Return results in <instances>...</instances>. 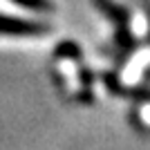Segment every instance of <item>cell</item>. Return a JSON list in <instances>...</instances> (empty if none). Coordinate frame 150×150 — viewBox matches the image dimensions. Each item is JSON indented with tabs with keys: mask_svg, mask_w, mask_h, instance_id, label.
I'll use <instances>...</instances> for the list:
<instances>
[{
	"mask_svg": "<svg viewBox=\"0 0 150 150\" xmlns=\"http://www.w3.org/2000/svg\"><path fill=\"white\" fill-rule=\"evenodd\" d=\"M0 31H40L38 25H27V23H13V20L0 18Z\"/></svg>",
	"mask_w": 150,
	"mask_h": 150,
	"instance_id": "3",
	"label": "cell"
},
{
	"mask_svg": "<svg viewBox=\"0 0 150 150\" xmlns=\"http://www.w3.org/2000/svg\"><path fill=\"white\" fill-rule=\"evenodd\" d=\"M150 65V47H144V50H139L137 54H132V58L125 63L123 72H121V81L125 85H134V83L141 79L144 74V69Z\"/></svg>",
	"mask_w": 150,
	"mask_h": 150,
	"instance_id": "1",
	"label": "cell"
},
{
	"mask_svg": "<svg viewBox=\"0 0 150 150\" xmlns=\"http://www.w3.org/2000/svg\"><path fill=\"white\" fill-rule=\"evenodd\" d=\"M18 2H23V5L27 7H36V9H47V0H18Z\"/></svg>",
	"mask_w": 150,
	"mask_h": 150,
	"instance_id": "5",
	"label": "cell"
},
{
	"mask_svg": "<svg viewBox=\"0 0 150 150\" xmlns=\"http://www.w3.org/2000/svg\"><path fill=\"white\" fill-rule=\"evenodd\" d=\"M141 117H144V121L150 123V103H146V105L141 108Z\"/></svg>",
	"mask_w": 150,
	"mask_h": 150,
	"instance_id": "6",
	"label": "cell"
},
{
	"mask_svg": "<svg viewBox=\"0 0 150 150\" xmlns=\"http://www.w3.org/2000/svg\"><path fill=\"white\" fill-rule=\"evenodd\" d=\"M130 29L134 36H146V31H148V20L141 11H137L132 16V23H130Z\"/></svg>",
	"mask_w": 150,
	"mask_h": 150,
	"instance_id": "4",
	"label": "cell"
},
{
	"mask_svg": "<svg viewBox=\"0 0 150 150\" xmlns=\"http://www.w3.org/2000/svg\"><path fill=\"white\" fill-rule=\"evenodd\" d=\"M58 69H61V74L67 79V85L72 92H79L81 90V81H79V72H76V63L72 58H63L58 63Z\"/></svg>",
	"mask_w": 150,
	"mask_h": 150,
	"instance_id": "2",
	"label": "cell"
}]
</instances>
